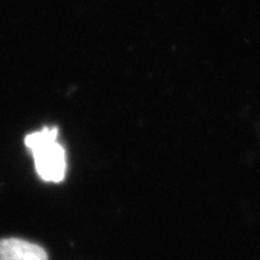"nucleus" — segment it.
Wrapping results in <instances>:
<instances>
[{
    "label": "nucleus",
    "mask_w": 260,
    "mask_h": 260,
    "mask_svg": "<svg viewBox=\"0 0 260 260\" xmlns=\"http://www.w3.org/2000/svg\"><path fill=\"white\" fill-rule=\"evenodd\" d=\"M58 139L56 126H45L25 136V146L32 153L35 169L41 180L59 183L67 174V154Z\"/></svg>",
    "instance_id": "f257e3e1"
},
{
    "label": "nucleus",
    "mask_w": 260,
    "mask_h": 260,
    "mask_svg": "<svg viewBox=\"0 0 260 260\" xmlns=\"http://www.w3.org/2000/svg\"><path fill=\"white\" fill-rule=\"evenodd\" d=\"M0 260H48V255L37 243L21 239H4L0 240Z\"/></svg>",
    "instance_id": "f03ea898"
}]
</instances>
